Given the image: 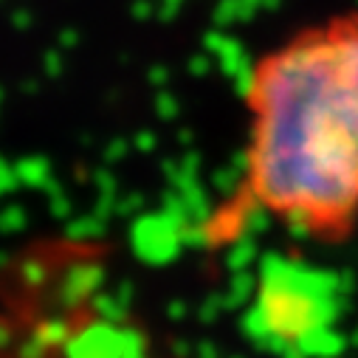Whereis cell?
Returning <instances> with one entry per match:
<instances>
[{
    "label": "cell",
    "instance_id": "1",
    "mask_svg": "<svg viewBox=\"0 0 358 358\" xmlns=\"http://www.w3.org/2000/svg\"><path fill=\"white\" fill-rule=\"evenodd\" d=\"M240 178L217 215L229 231L271 220L313 243L358 231V12L265 48L243 85Z\"/></svg>",
    "mask_w": 358,
    "mask_h": 358
},
{
    "label": "cell",
    "instance_id": "2",
    "mask_svg": "<svg viewBox=\"0 0 358 358\" xmlns=\"http://www.w3.org/2000/svg\"><path fill=\"white\" fill-rule=\"evenodd\" d=\"M344 285L330 268L294 254H268L243 316L248 338L277 358H327L338 352Z\"/></svg>",
    "mask_w": 358,
    "mask_h": 358
}]
</instances>
